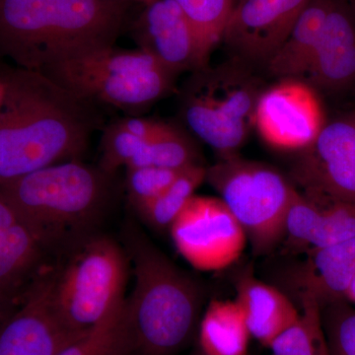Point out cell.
<instances>
[{
	"label": "cell",
	"instance_id": "4316f807",
	"mask_svg": "<svg viewBox=\"0 0 355 355\" xmlns=\"http://www.w3.org/2000/svg\"><path fill=\"white\" fill-rule=\"evenodd\" d=\"M127 169L125 186L128 198L137 210L159 197L174 182L178 175L183 171L157 166H144Z\"/></svg>",
	"mask_w": 355,
	"mask_h": 355
},
{
	"label": "cell",
	"instance_id": "8d00e7d4",
	"mask_svg": "<svg viewBox=\"0 0 355 355\" xmlns=\"http://www.w3.org/2000/svg\"><path fill=\"white\" fill-rule=\"evenodd\" d=\"M352 3H354L355 6V0H352Z\"/></svg>",
	"mask_w": 355,
	"mask_h": 355
},
{
	"label": "cell",
	"instance_id": "d590c367",
	"mask_svg": "<svg viewBox=\"0 0 355 355\" xmlns=\"http://www.w3.org/2000/svg\"><path fill=\"white\" fill-rule=\"evenodd\" d=\"M193 355H205L202 354V352H200V349H198L197 350H196L195 352H193Z\"/></svg>",
	"mask_w": 355,
	"mask_h": 355
},
{
	"label": "cell",
	"instance_id": "3957f363",
	"mask_svg": "<svg viewBox=\"0 0 355 355\" xmlns=\"http://www.w3.org/2000/svg\"><path fill=\"white\" fill-rule=\"evenodd\" d=\"M128 232L135 284L114 342L123 355H175L198 333L202 287L135 228Z\"/></svg>",
	"mask_w": 355,
	"mask_h": 355
},
{
	"label": "cell",
	"instance_id": "f1b7e54d",
	"mask_svg": "<svg viewBox=\"0 0 355 355\" xmlns=\"http://www.w3.org/2000/svg\"><path fill=\"white\" fill-rule=\"evenodd\" d=\"M148 140L139 139L123 130L118 121L105 128L101 139V160L99 167L110 175H114L121 166L130 164Z\"/></svg>",
	"mask_w": 355,
	"mask_h": 355
},
{
	"label": "cell",
	"instance_id": "2e32d148",
	"mask_svg": "<svg viewBox=\"0 0 355 355\" xmlns=\"http://www.w3.org/2000/svg\"><path fill=\"white\" fill-rule=\"evenodd\" d=\"M316 90L338 93L355 86V6L333 0L314 57L302 79Z\"/></svg>",
	"mask_w": 355,
	"mask_h": 355
},
{
	"label": "cell",
	"instance_id": "cb8c5ba5",
	"mask_svg": "<svg viewBox=\"0 0 355 355\" xmlns=\"http://www.w3.org/2000/svg\"><path fill=\"white\" fill-rule=\"evenodd\" d=\"M205 179L207 167L202 164L191 166L180 173L159 197L137 211L155 230H169Z\"/></svg>",
	"mask_w": 355,
	"mask_h": 355
},
{
	"label": "cell",
	"instance_id": "ac0fdd59",
	"mask_svg": "<svg viewBox=\"0 0 355 355\" xmlns=\"http://www.w3.org/2000/svg\"><path fill=\"white\" fill-rule=\"evenodd\" d=\"M355 277V236L317 249L309 250L308 260L299 266L294 279L301 295L312 296L320 307L347 300Z\"/></svg>",
	"mask_w": 355,
	"mask_h": 355
},
{
	"label": "cell",
	"instance_id": "4dcf8cb0",
	"mask_svg": "<svg viewBox=\"0 0 355 355\" xmlns=\"http://www.w3.org/2000/svg\"><path fill=\"white\" fill-rule=\"evenodd\" d=\"M19 300L14 301L0 295V324L12 312V310L17 305V303L19 302Z\"/></svg>",
	"mask_w": 355,
	"mask_h": 355
},
{
	"label": "cell",
	"instance_id": "5b68a950",
	"mask_svg": "<svg viewBox=\"0 0 355 355\" xmlns=\"http://www.w3.org/2000/svg\"><path fill=\"white\" fill-rule=\"evenodd\" d=\"M266 86L254 67L232 58L191 72L180 93V114L197 139L222 157L236 155L254 127Z\"/></svg>",
	"mask_w": 355,
	"mask_h": 355
},
{
	"label": "cell",
	"instance_id": "484cf974",
	"mask_svg": "<svg viewBox=\"0 0 355 355\" xmlns=\"http://www.w3.org/2000/svg\"><path fill=\"white\" fill-rule=\"evenodd\" d=\"M322 322L333 355H355V308L340 300L322 308Z\"/></svg>",
	"mask_w": 355,
	"mask_h": 355
},
{
	"label": "cell",
	"instance_id": "5bb4252c",
	"mask_svg": "<svg viewBox=\"0 0 355 355\" xmlns=\"http://www.w3.org/2000/svg\"><path fill=\"white\" fill-rule=\"evenodd\" d=\"M49 268L32 282L0 324V355H55L77 336L60 324L51 304Z\"/></svg>",
	"mask_w": 355,
	"mask_h": 355
},
{
	"label": "cell",
	"instance_id": "d4e9b609",
	"mask_svg": "<svg viewBox=\"0 0 355 355\" xmlns=\"http://www.w3.org/2000/svg\"><path fill=\"white\" fill-rule=\"evenodd\" d=\"M197 30L205 55L221 41L236 0H174Z\"/></svg>",
	"mask_w": 355,
	"mask_h": 355
},
{
	"label": "cell",
	"instance_id": "7a4b0ae2",
	"mask_svg": "<svg viewBox=\"0 0 355 355\" xmlns=\"http://www.w3.org/2000/svg\"><path fill=\"white\" fill-rule=\"evenodd\" d=\"M128 6L116 0H0V55L42 72L114 46Z\"/></svg>",
	"mask_w": 355,
	"mask_h": 355
},
{
	"label": "cell",
	"instance_id": "7c38bea8",
	"mask_svg": "<svg viewBox=\"0 0 355 355\" xmlns=\"http://www.w3.org/2000/svg\"><path fill=\"white\" fill-rule=\"evenodd\" d=\"M310 0H236L222 35L232 58L266 67Z\"/></svg>",
	"mask_w": 355,
	"mask_h": 355
},
{
	"label": "cell",
	"instance_id": "d6986e66",
	"mask_svg": "<svg viewBox=\"0 0 355 355\" xmlns=\"http://www.w3.org/2000/svg\"><path fill=\"white\" fill-rule=\"evenodd\" d=\"M236 301L244 312L251 336L268 349L300 316L288 296L251 272L238 280Z\"/></svg>",
	"mask_w": 355,
	"mask_h": 355
},
{
	"label": "cell",
	"instance_id": "4fadbf2b",
	"mask_svg": "<svg viewBox=\"0 0 355 355\" xmlns=\"http://www.w3.org/2000/svg\"><path fill=\"white\" fill-rule=\"evenodd\" d=\"M133 41L178 76L209 64L197 30L174 0H154L133 21Z\"/></svg>",
	"mask_w": 355,
	"mask_h": 355
},
{
	"label": "cell",
	"instance_id": "30bf717a",
	"mask_svg": "<svg viewBox=\"0 0 355 355\" xmlns=\"http://www.w3.org/2000/svg\"><path fill=\"white\" fill-rule=\"evenodd\" d=\"M291 174L308 195L355 205V113L326 121Z\"/></svg>",
	"mask_w": 355,
	"mask_h": 355
},
{
	"label": "cell",
	"instance_id": "277c9868",
	"mask_svg": "<svg viewBox=\"0 0 355 355\" xmlns=\"http://www.w3.org/2000/svg\"><path fill=\"white\" fill-rule=\"evenodd\" d=\"M113 175L71 160L49 166L0 189L38 232L49 251L83 241L111 200Z\"/></svg>",
	"mask_w": 355,
	"mask_h": 355
},
{
	"label": "cell",
	"instance_id": "8992f818",
	"mask_svg": "<svg viewBox=\"0 0 355 355\" xmlns=\"http://www.w3.org/2000/svg\"><path fill=\"white\" fill-rule=\"evenodd\" d=\"M42 72L86 101L130 114L165 97L177 78L144 51L114 46L62 60Z\"/></svg>",
	"mask_w": 355,
	"mask_h": 355
},
{
	"label": "cell",
	"instance_id": "6da1fadb",
	"mask_svg": "<svg viewBox=\"0 0 355 355\" xmlns=\"http://www.w3.org/2000/svg\"><path fill=\"white\" fill-rule=\"evenodd\" d=\"M0 184L76 160L101 125L96 105L46 76L17 67L1 76Z\"/></svg>",
	"mask_w": 355,
	"mask_h": 355
},
{
	"label": "cell",
	"instance_id": "e0dca14e",
	"mask_svg": "<svg viewBox=\"0 0 355 355\" xmlns=\"http://www.w3.org/2000/svg\"><path fill=\"white\" fill-rule=\"evenodd\" d=\"M354 236L355 205L296 191L286 223L292 244L309 251Z\"/></svg>",
	"mask_w": 355,
	"mask_h": 355
},
{
	"label": "cell",
	"instance_id": "f546056e",
	"mask_svg": "<svg viewBox=\"0 0 355 355\" xmlns=\"http://www.w3.org/2000/svg\"><path fill=\"white\" fill-rule=\"evenodd\" d=\"M116 121L123 130L144 140L154 139L161 132L165 125L164 121L137 118V116L121 119Z\"/></svg>",
	"mask_w": 355,
	"mask_h": 355
},
{
	"label": "cell",
	"instance_id": "44dd1931",
	"mask_svg": "<svg viewBox=\"0 0 355 355\" xmlns=\"http://www.w3.org/2000/svg\"><path fill=\"white\" fill-rule=\"evenodd\" d=\"M251 336L236 299L211 301L198 324V349L205 355H247Z\"/></svg>",
	"mask_w": 355,
	"mask_h": 355
},
{
	"label": "cell",
	"instance_id": "e575fe53",
	"mask_svg": "<svg viewBox=\"0 0 355 355\" xmlns=\"http://www.w3.org/2000/svg\"><path fill=\"white\" fill-rule=\"evenodd\" d=\"M4 97V83L2 77L0 76V107H1L2 101H3Z\"/></svg>",
	"mask_w": 355,
	"mask_h": 355
},
{
	"label": "cell",
	"instance_id": "ba28073f",
	"mask_svg": "<svg viewBox=\"0 0 355 355\" xmlns=\"http://www.w3.org/2000/svg\"><path fill=\"white\" fill-rule=\"evenodd\" d=\"M205 181L244 229L254 254H268L284 239L297 190L282 173L236 154L207 168Z\"/></svg>",
	"mask_w": 355,
	"mask_h": 355
},
{
	"label": "cell",
	"instance_id": "603a6c76",
	"mask_svg": "<svg viewBox=\"0 0 355 355\" xmlns=\"http://www.w3.org/2000/svg\"><path fill=\"white\" fill-rule=\"evenodd\" d=\"M198 164L197 146L189 133L177 125L165 123L161 132L146 142L127 168L157 166L181 171Z\"/></svg>",
	"mask_w": 355,
	"mask_h": 355
},
{
	"label": "cell",
	"instance_id": "8fae6325",
	"mask_svg": "<svg viewBox=\"0 0 355 355\" xmlns=\"http://www.w3.org/2000/svg\"><path fill=\"white\" fill-rule=\"evenodd\" d=\"M323 108L316 90L300 79H279L259 99L254 128L268 146L301 151L323 128Z\"/></svg>",
	"mask_w": 355,
	"mask_h": 355
},
{
	"label": "cell",
	"instance_id": "52a82bcc",
	"mask_svg": "<svg viewBox=\"0 0 355 355\" xmlns=\"http://www.w3.org/2000/svg\"><path fill=\"white\" fill-rule=\"evenodd\" d=\"M69 253L57 268H49L51 304L60 324L81 335L123 298L127 266L120 246L103 236L86 238Z\"/></svg>",
	"mask_w": 355,
	"mask_h": 355
},
{
	"label": "cell",
	"instance_id": "83f0119b",
	"mask_svg": "<svg viewBox=\"0 0 355 355\" xmlns=\"http://www.w3.org/2000/svg\"><path fill=\"white\" fill-rule=\"evenodd\" d=\"M123 298L114 303L91 330L67 343L55 355H105L111 347L120 321Z\"/></svg>",
	"mask_w": 355,
	"mask_h": 355
},
{
	"label": "cell",
	"instance_id": "1f68e13d",
	"mask_svg": "<svg viewBox=\"0 0 355 355\" xmlns=\"http://www.w3.org/2000/svg\"><path fill=\"white\" fill-rule=\"evenodd\" d=\"M347 300L354 303L355 305V277L350 284L349 291H347Z\"/></svg>",
	"mask_w": 355,
	"mask_h": 355
},
{
	"label": "cell",
	"instance_id": "7402d4cb",
	"mask_svg": "<svg viewBox=\"0 0 355 355\" xmlns=\"http://www.w3.org/2000/svg\"><path fill=\"white\" fill-rule=\"evenodd\" d=\"M298 321L272 343V355H333L324 334L321 307L309 295H301Z\"/></svg>",
	"mask_w": 355,
	"mask_h": 355
},
{
	"label": "cell",
	"instance_id": "9a60e30c",
	"mask_svg": "<svg viewBox=\"0 0 355 355\" xmlns=\"http://www.w3.org/2000/svg\"><path fill=\"white\" fill-rule=\"evenodd\" d=\"M41 236L0 189V295L18 301L46 268Z\"/></svg>",
	"mask_w": 355,
	"mask_h": 355
},
{
	"label": "cell",
	"instance_id": "d6a6232c",
	"mask_svg": "<svg viewBox=\"0 0 355 355\" xmlns=\"http://www.w3.org/2000/svg\"><path fill=\"white\" fill-rule=\"evenodd\" d=\"M105 355H123V352H121V350L119 349L118 345H116V343H114V338L113 343H112L111 347H110L108 352H107V354Z\"/></svg>",
	"mask_w": 355,
	"mask_h": 355
},
{
	"label": "cell",
	"instance_id": "9c48e42d",
	"mask_svg": "<svg viewBox=\"0 0 355 355\" xmlns=\"http://www.w3.org/2000/svg\"><path fill=\"white\" fill-rule=\"evenodd\" d=\"M180 254L196 270L218 272L247 246L244 229L220 198L193 196L169 229Z\"/></svg>",
	"mask_w": 355,
	"mask_h": 355
},
{
	"label": "cell",
	"instance_id": "ffe728a7",
	"mask_svg": "<svg viewBox=\"0 0 355 355\" xmlns=\"http://www.w3.org/2000/svg\"><path fill=\"white\" fill-rule=\"evenodd\" d=\"M333 0H310L286 41L270 58L265 69L279 79L302 80L314 57L324 21Z\"/></svg>",
	"mask_w": 355,
	"mask_h": 355
},
{
	"label": "cell",
	"instance_id": "836d02e7",
	"mask_svg": "<svg viewBox=\"0 0 355 355\" xmlns=\"http://www.w3.org/2000/svg\"><path fill=\"white\" fill-rule=\"evenodd\" d=\"M116 1L128 2V3L135 2V3L141 4L142 6H146V4L151 3L154 0H116Z\"/></svg>",
	"mask_w": 355,
	"mask_h": 355
}]
</instances>
